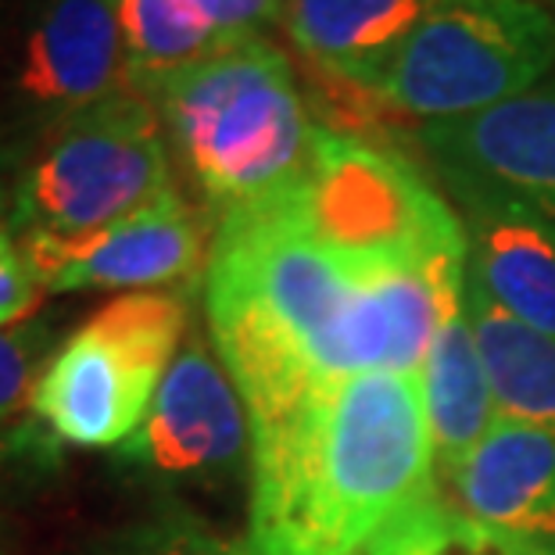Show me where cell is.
<instances>
[{
	"label": "cell",
	"mask_w": 555,
	"mask_h": 555,
	"mask_svg": "<svg viewBox=\"0 0 555 555\" xmlns=\"http://www.w3.org/2000/svg\"><path fill=\"white\" fill-rule=\"evenodd\" d=\"M283 8L287 0H119L133 90L230 47L266 40L283 22Z\"/></svg>",
	"instance_id": "obj_13"
},
{
	"label": "cell",
	"mask_w": 555,
	"mask_h": 555,
	"mask_svg": "<svg viewBox=\"0 0 555 555\" xmlns=\"http://www.w3.org/2000/svg\"><path fill=\"white\" fill-rule=\"evenodd\" d=\"M466 283L463 219L427 165L323 126L301 176L216 216L208 334L255 423L356 376H420Z\"/></svg>",
	"instance_id": "obj_1"
},
{
	"label": "cell",
	"mask_w": 555,
	"mask_h": 555,
	"mask_svg": "<svg viewBox=\"0 0 555 555\" xmlns=\"http://www.w3.org/2000/svg\"><path fill=\"white\" fill-rule=\"evenodd\" d=\"M376 555H527L499 530L469 519L452 499L434 494L401 524Z\"/></svg>",
	"instance_id": "obj_18"
},
{
	"label": "cell",
	"mask_w": 555,
	"mask_h": 555,
	"mask_svg": "<svg viewBox=\"0 0 555 555\" xmlns=\"http://www.w3.org/2000/svg\"><path fill=\"white\" fill-rule=\"evenodd\" d=\"M448 483L469 519L527 555H555V437L499 420Z\"/></svg>",
	"instance_id": "obj_12"
},
{
	"label": "cell",
	"mask_w": 555,
	"mask_h": 555,
	"mask_svg": "<svg viewBox=\"0 0 555 555\" xmlns=\"http://www.w3.org/2000/svg\"><path fill=\"white\" fill-rule=\"evenodd\" d=\"M0 555H15V552H11V545H8V530H4V524H0Z\"/></svg>",
	"instance_id": "obj_22"
},
{
	"label": "cell",
	"mask_w": 555,
	"mask_h": 555,
	"mask_svg": "<svg viewBox=\"0 0 555 555\" xmlns=\"http://www.w3.org/2000/svg\"><path fill=\"white\" fill-rule=\"evenodd\" d=\"M555 73V11L541 0H423L376 98L416 126L469 119Z\"/></svg>",
	"instance_id": "obj_5"
},
{
	"label": "cell",
	"mask_w": 555,
	"mask_h": 555,
	"mask_svg": "<svg viewBox=\"0 0 555 555\" xmlns=\"http://www.w3.org/2000/svg\"><path fill=\"white\" fill-rule=\"evenodd\" d=\"M180 191L162 115L122 90L40 129L22 162L8 227L18 241H76Z\"/></svg>",
	"instance_id": "obj_4"
},
{
	"label": "cell",
	"mask_w": 555,
	"mask_h": 555,
	"mask_svg": "<svg viewBox=\"0 0 555 555\" xmlns=\"http://www.w3.org/2000/svg\"><path fill=\"white\" fill-rule=\"evenodd\" d=\"M466 312L499 420L555 437V340L513 319L474 276L466 283Z\"/></svg>",
	"instance_id": "obj_16"
},
{
	"label": "cell",
	"mask_w": 555,
	"mask_h": 555,
	"mask_svg": "<svg viewBox=\"0 0 555 555\" xmlns=\"http://www.w3.org/2000/svg\"><path fill=\"white\" fill-rule=\"evenodd\" d=\"M430 176L463 219L469 276L513 319L555 340V233L499 186L469 176Z\"/></svg>",
	"instance_id": "obj_11"
},
{
	"label": "cell",
	"mask_w": 555,
	"mask_h": 555,
	"mask_svg": "<svg viewBox=\"0 0 555 555\" xmlns=\"http://www.w3.org/2000/svg\"><path fill=\"white\" fill-rule=\"evenodd\" d=\"M133 87L119 0H43L26 29L15 93L51 126Z\"/></svg>",
	"instance_id": "obj_10"
},
{
	"label": "cell",
	"mask_w": 555,
	"mask_h": 555,
	"mask_svg": "<svg viewBox=\"0 0 555 555\" xmlns=\"http://www.w3.org/2000/svg\"><path fill=\"white\" fill-rule=\"evenodd\" d=\"M140 93L158 108L172 155L216 216L301 176L323 133L291 54L273 40L230 47Z\"/></svg>",
	"instance_id": "obj_3"
},
{
	"label": "cell",
	"mask_w": 555,
	"mask_h": 555,
	"mask_svg": "<svg viewBox=\"0 0 555 555\" xmlns=\"http://www.w3.org/2000/svg\"><path fill=\"white\" fill-rule=\"evenodd\" d=\"M420 15L423 0H287L280 29L309 73L376 93Z\"/></svg>",
	"instance_id": "obj_14"
},
{
	"label": "cell",
	"mask_w": 555,
	"mask_h": 555,
	"mask_svg": "<svg viewBox=\"0 0 555 555\" xmlns=\"http://www.w3.org/2000/svg\"><path fill=\"white\" fill-rule=\"evenodd\" d=\"M437 477L420 376L312 391L251 423L247 555H376Z\"/></svg>",
	"instance_id": "obj_2"
},
{
	"label": "cell",
	"mask_w": 555,
	"mask_h": 555,
	"mask_svg": "<svg viewBox=\"0 0 555 555\" xmlns=\"http://www.w3.org/2000/svg\"><path fill=\"white\" fill-rule=\"evenodd\" d=\"M115 459L162 483H230L251 469L247 405L205 334H186L144 423Z\"/></svg>",
	"instance_id": "obj_7"
},
{
	"label": "cell",
	"mask_w": 555,
	"mask_h": 555,
	"mask_svg": "<svg viewBox=\"0 0 555 555\" xmlns=\"http://www.w3.org/2000/svg\"><path fill=\"white\" fill-rule=\"evenodd\" d=\"M54 356V334L37 319L0 330V469L11 459H37L54 444L33 416V395Z\"/></svg>",
	"instance_id": "obj_17"
},
{
	"label": "cell",
	"mask_w": 555,
	"mask_h": 555,
	"mask_svg": "<svg viewBox=\"0 0 555 555\" xmlns=\"http://www.w3.org/2000/svg\"><path fill=\"white\" fill-rule=\"evenodd\" d=\"M191 309L180 291H133L101 305L43 365L33 416L54 444L122 448L180 356Z\"/></svg>",
	"instance_id": "obj_6"
},
{
	"label": "cell",
	"mask_w": 555,
	"mask_h": 555,
	"mask_svg": "<svg viewBox=\"0 0 555 555\" xmlns=\"http://www.w3.org/2000/svg\"><path fill=\"white\" fill-rule=\"evenodd\" d=\"M216 222L183 191L165 194L137 216L76 241H18L43 294L169 291L205 273Z\"/></svg>",
	"instance_id": "obj_8"
},
{
	"label": "cell",
	"mask_w": 555,
	"mask_h": 555,
	"mask_svg": "<svg viewBox=\"0 0 555 555\" xmlns=\"http://www.w3.org/2000/svg\"><path fill=\"white\" fill-rule=\"evenodd\" d=\"M43 298V287L33 273L26 251L8 222H0V330L29 323Z\"/></svg>",
	"instance_id": "obj_20"
},
{
	"label": "cell",
	"mask_w": 555,
	"mask_h": 555,
	"mask_svg": "<svg viewBox=\"0 0 555 555\" xmlns=\"http://www.w3.org/2000/svg\"><path fill=\"white\" fill-rule=\"evenodd\" d=\"M409 147L430 172L499 186L555 233V73L469 119L416 126Z\"/></svg>",
	"instance_id": "obj_9"
},
{
	"label": "cell",
	"mask_w": 555,
	"mask_h": 555,
	"mask_svg": "<svg viewBox=\"0 0 555 555\" xmlns=\"http://www.w3.org/2000/svg\"><path fill=\"white\" fill-rule=\"evenodd\" d=\"M93 555H247V545L230 534H219L191 509L165 505L147 519L115 530Z\"/></svg>",
	"instance_id": "obj_19"
},
{
	"label": "cell",
	"mask_w": 555,
	"mask_h": 555,
	"mask_svg": "<svg viewBox=\"0 0 555 555\" xmlns=\"http://www.w3.org/2000/svg\"><path fill=\"white\" fill-rule=\"evenodd\" d=\"M29 151H22L11 133L0 129V222H8L11 216V201H15V183L22 172V162H26Z\"/></svg>",
	"instance_id": "obj_21"
},
{
	"label": "cell",
	"mask_w": 555,
	"mask_h": 555,
	"mask_svg": "<svg viewBox=\"0 0 555 555\" xmlns=\"http://www.w3.org/2000/svg\"><path fill=\"white\" fill-rule=\"evenodd\" d=\"M420 384L437 452V474L448 480L499 423L488 370H483L474 326H469L466 298L437 326L427 362L420 370Z\"/></svg>",
	"instance_id": "obj_15"
}]
</instances>
